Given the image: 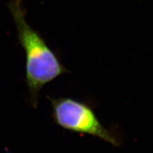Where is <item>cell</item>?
<instances>
[{
    "instance_id": "6da1fadb",
    "label": "cell",
    "mask_w": 153,
    "mask_h": 153,
    "mask_svg": "<svg viewBox=\"0 0 153 153\" xmlns=\"http://www.w3.org/2000/svg\"><path fill=\"white\" fill-rule=\"evenodd\" d=\"M8 8L16 25L19 43L26 54L25 83L29 94V102L33 108H36L43 87L68 73L69 70L41 34L28 24L22 0H11Z\"/></svg>"
},
{
    "instance_id": "7a4b0ae2",
    "label": "cell",
    "mask_w": 153,
    "mask_h": 153,
    "mask_svg": "<svg viewBox=\"0 0 153 153\" xmlns=\"http://www.w3.org/2000/svg\"><path fill=\"white\" fill-rule=\"evenodd\" d=\"M48 99L52 106L53 119L60 128L91 135L114 146L120 145L118 135L104 127L90 104L69 97H48Z\"/></svg>"
}]
</instances>
